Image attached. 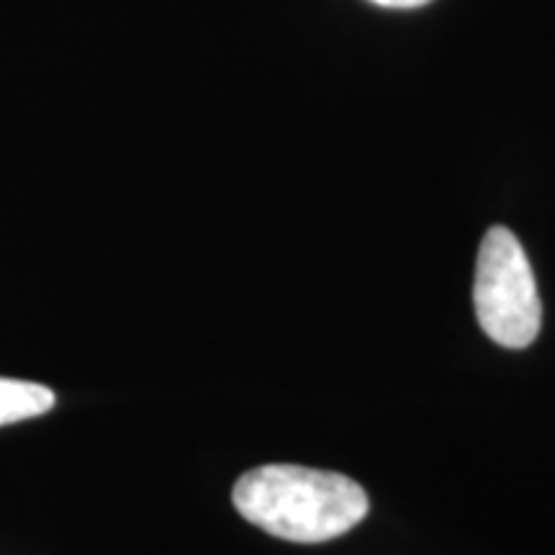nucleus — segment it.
<instances>
[{"label":"nucleus","instance_id":"obj_2","mask_svg":"<svg viewBox=\"0 0 555 555\" xmlns=\"http://www.w3.org/2000/svg\"><path fill=\"white\" fill-rule=\"evenodd\" d=\"M474 304L478 324L496 345L522 350L538 337L543 307L535 273L506 227L489 229L478 249Z\"/></svg>","mask_w":555,"mask_h":555},{"label":"nucleus","instance_id":"obj_4","mask_svg":"<svg viewBox=\"0 0 555 555\" xmlns=\"http://www.w3.org/2000/svg\"><path fill=\"white\" fill-rule=\"evenodd\" d=\"M371 3L384 5V9H416V5H425L429 0H371Z\"/></svg>","mask_w":555,"mask_h":555},{"label":"nucleus","instance_id":"obj_3","mask_svg":"<svg viewBox=\"0 0 555 555\" xmlns=\"http://www.w3.org/2000/svg\"><path fill=\"white\" fill-rule=\"evenodd\" d=\"M54 406L52 388L29 380L0 378V427L13 425V422L31 420L50 412Z\"/></svg>","mask_w":555,"mask_h":555},{"label":"nucleus","instance_id":"obj_1","mask_svg":"<svg viewBox=\"0 0 555 555\" xmlns=\"http://www.w3.org/2000/svg\"><path fill=\"white\" fill-rule=\"evenodd\" d=\"M247 522L291 543L335 540L367 515L363 486L343 474L301 466H260L234 486Z\"/></svg>","mask_w":555,"mask_h":555}]
</instances>
